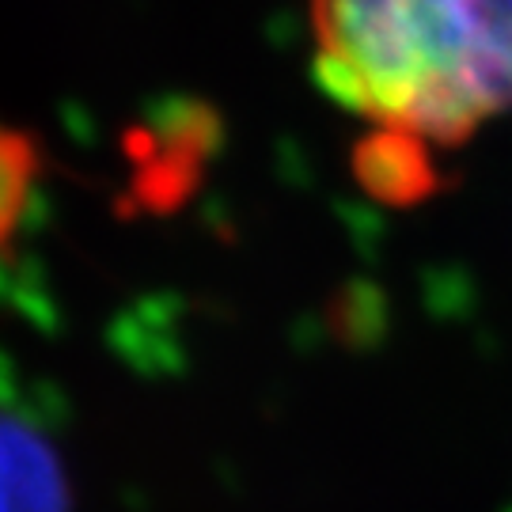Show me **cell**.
<instances>
[{"mask_svg": "<svg viewBox=\"0 0 512 512\" xmlns=\"http://www.w3.org/2000/svg\"><path fill=\"white\" fill-rule=\"evenodd\" d=\"M319 88L376 133L452 148L512 110V0H308Z\"/></svg>", "mask_w": 512, "mask_h": 512, "instance_id": "1", "label": "cell"}, {"mask_svg": "<svg viewBox=\"0 0 512 512\" xmlns=\"http://www.w3.org/2000/svg\"><path fill=\"white\" fill-rule=\"evenodd\" d=\"M0 512H73L57 448L12 410H0Z\"/></svg>", "mask_w": 512, "mask_h": 512, "instance_id": "2", "label": "cell"}, {"mask_svg": "<svg viewBox=\"0 0 512 512\" xmlns=\"http://www.w3.org/2000/svg\"><path fill=\"white\" fill-rule=\"evenodd\" d=\"M38 148L19 129L0 126V247L16 236L38 179Z\"/></svg>", "mask_w": 512, "mask_h": 512, "instance_id": "3", "label": "cell"}]
</instances>
